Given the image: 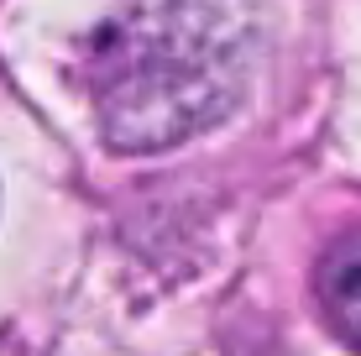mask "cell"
Returning <instances> with one entry per match:
<instances>
[{
  "label": "cell",
  "instance_id": "6da1fadb",
  "mask_svg": "<svg viewBox=\"0 0 361 356\" xmlns=\"http://www.w3.org/2000/svg\"><path fill=\"white\" fill-rule=\"evenodd\" d=\"M246 53L209 0H126L90 37L84 84L110 147L157 152L241 100Z\"/></svg>",
  "mask_w": 361,
  "mask_h": 356
},
{
  "label": "cell",
  "instance_id": "7a4b0ae2",
  "mask_svg": "<svg viewBox=\"0 0 361 356\" xmlns=\"http://www.w3.org/2000/svg\"><path fill=\"white\" fill-rule=\"evenodd\" d=\"M314 293L325 320L361 351V231H345L314 267Z\"/></svg>",
  "mask_w": 361,
  "mask_h": 356
}]
</instances>
